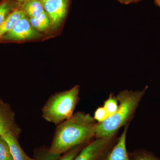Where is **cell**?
<instances>
[{"mask_svg":"<svg viewBox=\"0 0 160 160\" xmlns=\"http://www.w3.org/2000/svg\"><path fill=\"white\" fill-rule=\"evenodd\" d=\"M79 91V86L77 85L51 96L42 108L43 118L57 125L70 118L78 102Z\"/></svg>","mask_w":160,"mask_h":160,"instance_id":"obj_3","label":"cell"},{"mask_svg":"<svg viewBox=\"0 0 160 160\" xmlns=\"http://www.w3.org/2000/svg\"><path fill=\"white\" fill-rule=\"evenodd\" d=\"M44 10L49 17V29H57L62 25L68 13L69 0H44Z\"/></svg>","mask_w":160,"mask_h":160,"instance_id":"obj_6","label":"cell"},{"mask_svg":"<svg viewBox=\"0 0 160 160\" xmlns=\"http://www.w3.org/2000/svg\"><path fill=\"white\" fill-rule=\"evenodd\" d=\"M42 1H44V0H42Z\"/></svg>","mask_w":160,"mask_h":160,"instance_id":"obj_23","label":"cell"},{"mask_svg":"<svg viewBox=\"0 0 160 160\" xmlns=\"http://www.w3.org/2000/svg\"><path fill=\"white\" fill-rule=\"evenodd\" d=\"M31 25L36 30L40 32L49 29L50 22L46 12L37 17L29 18Z\"/></svg>","mask_w":160,"mask_h":160,"instance_id":"obj_13","label":"cell"},{"mask_svg":"<svg viewBox=\"0 0 160 160\" xmlns=\"http://www.w3.org/2000/svg\"><path fill=\"white\" fill-rule=\"evenodd\" d=\"M25 15L21 7V4L9 15L0 26V39L10 31L18 21Z\"/></svg>","mask_w":160,"mask_h":160,"instance_id":"obj_10","label":"cell"},{"mask_svg":"<svg viewBox=\"0 0 160 160\" xmlns=\"http://www.w3.org/2000/svg\"><path fill=\"white\" fill-rule=\"evenodd\" d=\"M97 124L89 113L76 112L58 125L49 151L62 155L75 146L89 142L95 136Z\"/></svg>","mask_w":160,"mask_h":160,"instance_id":"obj_1","label":"cell"},{"mask_svg":"<svg viewBox=\"0 0 160 160\" xmlns=\"http://www.w3.org/2000/svg\"><path fill=\"white\" fill-rule=\"evenodd\" d=\"M154 2L160 8V0H154Z\"/></svg>","mask_w":160,"mask_h":160,"instance_id":"obj_21","label":"cell"},{"mask_svg":"<svg viewBox=\"0 0 160 160\" xmlns=\"http://www.w3.org/2000/svg\"><path fill=\"white\" fill-rule=\"evenodd\" d=\"M129 124L126 125L106 160H131L126 149V138Z\"/></svg>","mask_w":160,"mask_h":160,"instance_id":"obj_7","label":"cell"},{"mask_svg":"<svg viewBox=\"0 0 160 160\" xmlns=\"http://www.w3.org/2000/svg\"><path fill=\"white\" fill-rule=\"evenodd\" d=\"M0 160H13L9 145L2 136H0Z\"/></svg>","mask_w":160,"mask_h":160,"instance_id":"obj_17","label":"cell"},{"mask_svg":"<svg viewBox=\"0 0 160 160\" xmlns=\"http://www.w3.org/2000/svg\"><path fill=\"white\" fill-rule=\"evenodd\" d=\"M148 86L142 90L127 89L120 92L116 96L118 102V110L105 121L98 123L96 128V138L113 139L119 129L129 124L146 91Z\"/></svg>","mask_w":160,"mask_h":160,"instance_id":"obj_2","label":"cell"},{"mask_svg":"<svg viewBox=\"0 0 160 160\" xmlns=\"http://www.w3.org/2000/svg\"><path fill=\"white\" fill-rule=\"evenodd\" d=\"M116 142L96 138L87 143L73 160H106Z\"/></svg>","mask_w":160,"mask_h":160,"instance_id":"obj_5","label":"cell"},{"mask_svg":"<svg viewBox=\"0 0 160 160\" xmlns=\"http://www.w3.org/2000/svg\"><path fill=\"white\" fill-rule=\"evenodd\" d=\"M42 36L41 32L32 26L29 18L25 15L18 21L10 31L0 39V43L30 41Z\"/></svg>","mask_w":160,"mask_h":160,"instance_id":"obj_4","label":"cell"},{"mask_svg":"<svg viewBox=\"0 0 160 160\" xmlns=\"http://www.w3.org/2000/svg\"><path fill=\"white\" fill-rule=\"evenodd\" d=\"M14 1H16L18 3H22L24 2V1H26V0H14Z\"/></svg>","mask_w":160,"mask_h":160,"instance_id":"obj_22","label":"cell"},{"mask_svg":"<svg viewBox=\"0 0 160 160\" xmlns=\"http://www.w3.org/2000/svg\"><path fill=\"white\" fill-rule=\"evenodd\" d=\"M15 133L9 131L2 136L8 143L13 160H35L28 156L20 146Z\"/></svg>","mask_w":160,"mask_h":160,"instance_id":"obj_8","label":"cell"},{"mask_svg":"<svg viewBox=\"0 0 160 160\" xmlns=\"http://www.w3.org/2000/svg\"><path fill=\"white\" fill-rule=\"evenodd\" d=\"M88 143H85L72 148L69 151L64 153L63 155L61 156L58 160H73L83 149V147Z\"/></svg>","mask_w":160,"mask_h":160,"instance_id":"obj_18","label":"cell"},{"mask_svg":"<svg viewBox=\"0 0 160 160\" xmlns=\"http://www.w3.org/2000/svg\"><path fill=\"white\" fill-rule=\"evenodd\" d=\"M62 155L52 153L49 149H41L35 153V160H58Z\"/></svg>","mask_w":160,"mask_h":160,"instance_id":"obj_16","label":"cell"},{"mask_svg":"<svg viewBox=\"0 0 160 160\" xmlns=\"http://www.w3.org/2000/svg\"><path fill=\"white\" fill-rule=\"evenodd\" d=\"M104 109L109 114V117L111 115L114 114L118 110V102L116 96L111 93L109 98L104 102Z\"/></svg>","mask_w":160,"mask_h":160,"instance_id":"obj_15","label":"cell"},{"mask_svg":"<svg viewBox=\"0 0 160 160\" xmlns=\"http://www.w3.org/2000/svg\"><path fill=\"white\" fill-rule=\"evenodd\" d=\"M109 115L103 107H99L94 113V119L98 123L101 122L105 121L109 117Z\"/></svg>","mask_w":160,"mask_h":160,"instance_id":"obj_19","label":"cell"},{"mask_svg":"<svg viewBox=\"0 0 160 160\" xmlns=\"http://www.w3.org/2000/svg\"><path fill=\"white\" fill-rule=\"evenodd\" d=\"M119 2L124 5H128L131 3H137L142 0H117Z\"/></svg>","mask_w":160,"mask_h":160,"instance_id":"obj_20","label":"cell"},{"mask_svg":"<svg viewBox=\"0 0 160 160\" xmlns=\"http://www.w3.org/2000/svg\"><path fill=\"white\" fill-rule=\"evenodd\" d=\"M21 6L29 18L37 17L45 12L42 0H26L21 3Z\"/></svg>","mask_w":160,"mask_h":160,"instance_id":"obj_9","label":"cell"},{"mask_svg":"<svg viewBox=\"0 0 160 160\" xmlns=\"http://www.w3.org/2000/svg\"><path fill=\"white\" fill-rule=\"evenodd\" d=\"M129 155L131 160H160V158L154 153L144 149H136L132 152H129Z\"/></svg>","mask_w":160,"mask_h":160,"instance_id":"obj_14","label":"cell"},{"mask_svg":"<svg viewBox=\"0 0 160 160\" xmlns=\"http://www.w3.org/2000/svg\"><path fill=\"white\" fill-rule=\"evenodd\" d=\"M7 114L0 111V136L9 131H12L17 135H18L21 130L18 126H15L13 121Z\"/></svg>","mask_w":160,"mask_h":160,"instance_id":"obj_11","label":"cell"},{"mask_svg":"<svg viewBox=\"0 0 160 160\" xmlns=\"http://www.w3.org/2000/svg\"><path fill=\"white\" fill-rule=\"evenodd\" d=\"M20 4L14 0H2L0 2V26Z\"/></svg>","mask_w":160,"mask_h":160,"instance_id":"obj_12","label":"cell"}]
</instances>
